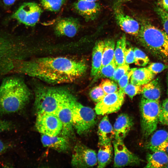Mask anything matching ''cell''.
<instances>
[{
	"label": "cell",
	"instance_id": "cell-18",
	"mask_svg": "<svg viewBox=\"0 0 168 168\" xmlns=\"http://www.w3.org/2000/svg\"><path fill=\"white\" fill-rule=\"evenodd\" d=\"M97 134L99 146L111 143L114 138L113 128L107 115L104 116L101 120L99 125Z\"/></svg>",
	"mask_w": 168,
	"mask_h": 168
},
{
	"label": "cell",
	"instance_id": "cell-15",
	"mask_svg": "<svg viewBox=\"0 0 168 168\" xmlns=\"http://www.w3.org/2000/svg\"><path fill=\"white\" fill-rule=\"evenodd\" d=\"M75 11L86 21L96 19L100 13V7L96 2H89L79 0L73 4Z\"/></svg>",
	"mask_w": 168,
	"mask_h": 168
},
{
	"label": "cell",
	"instance_id": "cell-19",
	"mask_svg": "<svg viewBox=\"0 0 168 168\" xmlns=\"http://www.w3.org/2000/svg\"><path fill=\"white\" fill-rule=\"evenodd\" d=\"M58 135L49 136L42 134L41 139L43 145L59 152L67 150L69 146L68 138L63 136Z\"/></svg>",
	"mask_w": 168,
	"mask_h": 168
},
{
	"label": "cell",
	"instance_id": "cell-27",
	"mask_svg": "<svg viewBox=\"0 0 168 168\" xmlns=\"http://www.w3.org/2000/svg\"><path fill=\"white\" fill-rule=\"evenodd\" d=\"M117 66L114 60L109 64L100 68L96 76L94 78L93 81H96L101 78L106 77L111 79Z\"/></svg>",
	"mask_w": 168,
	"mask_h": 168
},
{
	"label": "cell",
	"instance_id": "cell-30",
	"mask_svg": "<svg viewBox=\"0 0 168 168\" xmlns=\"http://www.w3.org/2000/svg\"><path fill=\"white\" fill-rule=\"evenodd\" d=\"M159 122L162 125L168 126V98L160 105Z\"/></svg>",
	"mask_w": 168,
	"mask_h": 168
},
{
	"label": "cell",
	"instance_id": "cell-12",
	"mask_svg": "<svg viewBox=\"0 0 168 168\" xmlns=\"http://www.w3.org/2000/svg\"><path fill=\"white\" fill-rule=\"evenodd\" d=\"M114 9L116 21L121 28L128 34L137 36L140 28L138 22L125 14L119 4H115Z\"/></svg>",
	"mask_w": 168,
	"mask_h": 168
},
{
	"label": "cell",
	"instance_id": "cell-38",
	"mask_svg": "<svg viewBox=\"0 0 168 168\" xmlns=\"http://www.w3.org/2000/svg\"><path fill=\"white\" fill-rule=\"evenodd\" d=\"M134 54L132 47L126 48L125 53V63L130 64L134 62Z\"/></svg>",
	"mask_w": 168,
	"mask_h": 168
},
{
	"label": "cell",
	"instance_id": "cell-34",
	"mask_svg": "<svg viewBox=\"0 0 168 168\" xmlns=\"http://www.w3.org/2000/svg\"><path fill=\"white\" fill-rule=\"evenodd\" d=\"M155 11L161 20L165 32L168 35V13L158 7H155Z\"/></svg>",
	"mask_w": 168,
	"mask_h": 168
},
{
	"label": "cell",
	"instance_id": "cell-11",
	"mask_svg": "<svg viewBox=\"0 0 168 168\" xmlns=\"http://www.w3.org/2000/svg\"><path fill=\"white\" fill-rule=\"evenodd\" d=\"M113 145L114 150V167H123L137 165L140 163V158L128 149L123 141L115 139L113 141Z\"/></svg>",
	"mask_w": 168,
	"mask_h": 168
},
{
	"label": "cell",
	"instance_id": "cell-23",
	"mask_svg": "<svg viewBox=\"0 0 168 168\" xmlns=\"http://www.w3.org/2000/svg\"><path fill=\"white\" fill-rule=\"evenodd\" d=\"M146 168H165L168 163V155L164 151L153 152L147 156Z\"/></svg>",
	"mask_w": 168,
	"mask_h": 168
},
{
	"label": "cell",
	"instance_id": "cell-46",
	"mask_svg": "<svg viewBox=\"0 0 168 168\" xmlns=\"http://www.w3.org/2000/svg\"><path fill=\"white\" fill-rule=\"evenodd\" d=\"M165 152L168 155V145H167V146L166 147V149Z\"/></svg>",
	"mask_w": 168,
	"mask_h": 168
},
{
	"label": "cell",
	"instance_id": "cell-35",
	"mask_svg": "<svg viewBox=\"0 0 168 168\" xmlns=\"http://www.w3.org/2000/svg\"><path fill=\"white\" fill-rule=\"evenodd\" d=\"M129 69V66L127 64L125 63L117 66L111 79L115 82H118Z\"/></svg>",
	"mask_w": 168,
	"mask_h": 168
},
{
	"label": "cell",
	"instance_id": "cell-3",
	"mask_svg": "<svg viewBox=\"0 0 168 168\" xmlns=\"http://www.w3.org/2000/svg\"><path fill=\"white\" fill-rule=\"evenodd\" d=\"M139 43L152 54L159 58L168 59V35L143 20L137 36Z\"/></svg>",
	"mask_w": 168,
	"mask_h": 168
},
{
	"label": "cell",
	"instance_id": "cell-14",
	"mask_svg": "<svg viewBox=\"0 0 168 168\" xmlns=\"http://www.w3.org/2000/svg\"><path fill=\"white\" fill-rule=\"evenodd\" d=\"M80 26V22L77 18L73 17L62 18L55 25V33L58 36L72 37L77 34Z\"/></svg>",
	"mask_w": 168,
	"mask_h": 168
},
{
	"label": "cell",
	"instance_id": "cell-21",
	"mask_svg": "<svg viewBox=\"0 0 168 168\" xmlns=\"http://www.w3.org/2000/svg\"><path fill=\"white\" fill-rule=\"evenodd\" d=\"M155 75L147 67L136 68L131 77V83L142 86L152 80Z\"/></svg>",
	"mask_w": 168,
	"mask_h": 168
},
{
	"label": "cell",
	"instance_id": "cell-40",
	"mask_svg": "<svg viewBox=\"0 0 168 168\" xmlns=\"http://www.w3.org/2000/svg\"><path fill=\"white\" fill-rule=\"evenodd\" d=\"M9 147V145L0 139V155L4 152Z\"/></svg>",
	"mask_w": 168,
	"mask_h": 168
},
{
	"label": "cell",
	"instance_id": "cell-47",
	"mask_svg": "<svg viewBox=\"0 0 168 168\" xmlns=\"http://www.w3.org/2000/svg\"><path fill=\"white\" fill-rule=\"evenodd\" d=\"M165 168H168V163L166 165V166L165 167Z\"/></svg>",
	"mask_w": 168,
	"mask_h": 168
},
{
	"label": "cell",
	"instance_id": "cell-39",
	"mask_svg": "<svg viewBox=\"0 0 168 168\" xmlns=\"http://www.w3.org/2000/svg\"><path fill=\"white\" fill-rule=\"evenodd\" d=\"M13 128V126L12 123L0 119V132L10 130Z\"/></svg>",
	"mask_w": 168,
	"mask_h": 168
},
{
	"label": "cell",
	"instance_id": "cell-10",
	"mask_svg": "<svg viewBox=\"0 0 168 168\" xmlns=\"http://www.w3.org/2000/svg\"><path fill=\"white\" fill-rule=\"evenodd\" d=\"M97 163V155L94 150L82 144L75 147L71 160L72 166L87 168L93 166Z\"/></svg>",
	"mask_w": 168,
	"mask_h": 168
},
{
	"label": "cell",
	"instance_id": "cell-26",
	"mask_svg": "<svg viewBox=\"0 0 168 168\" xmlns=\"http://www.w3.org/2000/svg\"><path fill=\"white\" fill-rule=\"evenodd\" d=\"M104 42L101 68L109 64L114 60L115 46V42L112 39L106 40L104 41Z\"/></svg>",
	"mask_w": 168,
	"mask_h": 168
},
{
	"label": "cell",
	"instance_id": "cell-17",
	"mask_svg": "<svg viewBox=\"0 0 168 168\" xmlns=\"http://www.w3.org/2000/svg\"><path fill=\"white\" fill-rule=\"evenodd\" d=\"M168 143V132L160 129L153 132L147 144V148L153 152H165Z\"/></svg>",
	"mask_w": 168,
	"mask_h": 168
},
{
	"label": "cell",
	"instance_id": "cell-43",
	"mask_svg": "<svg viewBox=\"0 0 168 168\" xmlns=\"http://www.w3.org/2000/svg\"><path fill=\"white\" fill-rule=\"evenodd\" d=\"M16 0H2L4 3L7 6L13 4Z\"/></svg>",
	"mask_w": 168,
	"mask_h": 168
},
{
	"label": "cell",
	"instance_id": "cell-31",
	"mask_svg": "<svg viewBox=\"0 0 168 168\" xmlns=\"http://www.w3.org/2000/svg\"><path fill=\"white\" fill-rule=\"evenodd\" d=\"M99 85L106 94L116 92L118 90L116 83L109 79L102 80Z\"/></svg>",
	"mask_w": 168,
	"mask_h": 168
},
{
	"label": "cell",
	"instance_id": "cell-44",
	"mask_svg": "<svg viewBox=\"0 0 168 168\" xmlns=\"http://www.w3.org/2000/svg\"><path fill=\"white\" fill-rule=\"evenodd\" d=\"M167 93L168 95V72L167 75Z\"/></svg>",
	"mask_w": 168,
	"mask_h": 168
},
{
	"label": "cell",
	"instance_id": "cell-41",
	"mask_svg": "<svg viewBox=\"0 0 168 168\" xmlns=\"http://www.w3.org/2000/svg\"><path fill=\"white\" fill-rule=\"evenodd\" d=\"M159 2L162 9L168 12V0H159Z\"/></svg>",
	"mask_w": 168,
	"mask_h": 168
},
{
	"label": "cell",
	"instance_id": "cell-29",
	"mask_svg": "<svg viewBox=\"0 0 168 168\" xmlns=\"http://www.w3.org/2000/svg\"><path fill=\"white\" fill-rule=\"evenodd\" d=\"M134 62L135 64L140 66L146 65L149 62V59L146 54L138 48H134Z\"/></svg>",
	"mask_w": 168,
	"mask_h": 168
},
{
	"label": "cell",
	"instance_id": "cell-13",
	"mask_svg": "<svg viewBox=\"0 0 168 168\" xmlns=\"http://www.w3.org/2000/svg\"><path fill=\"white\" fill-rule=\"evenodd\" d=\"M74 97L73 95L66 101L60 108L55 115L62 123L61 133L62 136L68 138L72 134L74 128L72 119L71 101Z\"/></svg>",
	"mask_w": 168,
	"mask_h": 168
},
{
	"label": "cell",
	"instance_id": "cell-45",
	"mask_svg": "<svg viewBox=\"0 0 168 168\" xmlns=\"http://www.w3.org/2000/svg\"><path fill=\"white\" fill-rule=\"evenodd\" d=\"M89 2H96L98 0H81Z\"/></svg>",
	"mask_w": 168,
	"mask_h": 168
},
{
	"label": "cell",
	"instance_id": "cell-2",
	"mask_svg": "<svg viewBox=\"0 0 168 168\" xmlns=\"http://www.w3.org/2000/svg\"><path fill=\"white\" fill-rule=\"evenodd\" d=\"M31 92L22 79L7 77L0 85V113H15L23 109L29 102Z\"/></svg>",
	"mask_w": 168,
	"mask_h": 168
},
{
	"label": "cell",
	"instance_id": "cell-8",
	"mask_svg": "<svg viewBox=\"0 0 168 168\" xmlns=\"http://www.w3.org/2000/svg\"><path fill=\"white\" fill-rule=\"evenodd\" d=\"M35 127L41 134L54 136L58 135L61 133L62 125L56 115L41 113L37 114Z\"/></svg>",
	"mask_w": 168,
	"mask_h": 168
},
{
	"label": "cell",
	"instance_id": "cell-36",
	"mask_svg": "<svg viewBox=\"0 0 168 168\" xmlns=\"http://www.w3.org/2000/svg\"><path fill=\"white\" fill-rule=\"evenodd\" d=\"M136 68L129 69L118 82L119 90L124 91V89L128 83L133 73Z\"/></svg>",
	"mask_w": 168,
	"mask_h": 168
},
{
	"label": "cell",
	"instance_id": "cell-16",
	"mask_svg": "<svg viewBox=\"0 0 168 168\" xmlns=\"http://www.w3.org/2000/svg\"><path fill=\"white\" fill-rule=\"evenodd\" d=\"M133 125L132 118L126 114L118 116L114 125L115 139L123 141Z\"/></svg>",
	"mask_w": 168,
	"mask_h": 168
},
{
	"label": "cell",
	"instance_id": "cell-1",
	"mask_svg": "<svg viewBox=\"0 0 168 168\" xmlns=\"http://www.w3.org/2000/svg\"><path fill=\"white\" fill-rule=\"evenodd\" d=\"M85 61L63 57L24 59L14 72L22 73L53 84L72 82L82 77L87 69Z\"/></svg>",
	"mask_w": 168,
	"mask_h": 168
},
{
	"label": "cell",
	"instance_id": "cell-25",
	"mask_svg": "<svg viewBox=\"0 0 168 168\" xmlns=\"http://www.w3.org/2000/svg\"><path fill=\"white\" fill-rule=\"evenodd\" d=\"M115 47L114 60L116 64L118 66L125 64V53L126 49V40L125 35L118 40Z\"/></svg>",
	"mask_w": 168,
	"mask_h": 168
},
{
	"label": "cell",
	"instance_id": "cell-42",
	"mask_svg": "<svg viewBox=\"0 0 168 168\" xmlns=\"http://www.w3.org/2000/svg\"><path fill=\"white\" fill-rule=\"evenodd\" d=\"M4 46L2 38H0V59L1 58L3 53Z\"/></svg>",
	"mask_w": 168,
	"mask_h": 168
},
{
	"label": "cell",
	"instance_id": "cell-7",
	"mask_svg": "<svg viewBox=\"0 0 168 168\" xmlns=\"http://www.w3.org/2000/svg\"><path fill=\"white\" fill-rule=\"evenodd\" d=\"M42 12L41 8L37 3L25 2L19 7L12 17L21 23L33 26L39 21Z\"/></svg>",
	"mask_w": 168,
	"mask_h": 168
},
{
	"label": "cell",
	"instance_id": "cell-33",
	"mask_svg": "<svg viewBox=\"0 0 168 168\" xmlns=\"http://www.w3.org/2000/svg\"><path fill=\"white\" fill-rule=\"evenodd\" d=\"M142 86L135 85L131 83H128L124 89L125 94H127L131 99L136 95L141 93Z\"/></svg>",
	"mask_w": 168,
	"mask_h": 168
},
{
	"label": "cell",
	"instance_id": "cell-24",
	"mask_svg": "<svg viewBox=\"0 0 168 168\" xmlns=\"http://www.w3.org/2000/svg\"><path fill=\"white\" fill-rule=\"evenodd\" d=\"M112 149L111 143L100 146L97 155V167L104 168L110 162L112 157Z\"/></svg>",
	"mask_w": 168,
	"mask_h": 168
},
{
	"label": "cell",
	"instance_id": "cell-20",
	"mask_svg": "<svg viewBox=\"0 0 168 168\" xmlns=\"http://www.w3.org/2000/svg\"><path fill=\"white\" fill-rule=\"evenodd\" d=\"M142 97L148 100H159L161 95V87L159 79H153L142 85Z\"/></svg>",
	"mask_w": 168,
	"mask_h": 168
},
{
	"label": "cell",
	"instance_id": "cell-32",
	"mask_svg": "<svg viewBox=\"0 0 168 168\" xmlns=\"http://www.w3.org/2000/svg\"><path fill=\"white\" fill-rule=\"evenodd\" d=\"M89 94L92 100L97 103L101 100L106 95L100 85L93 88Z\"/></svg>",
	"mask_w": 168,
	"mask_h": 168
},
{
	"label": "cell",
	"instance_id": "cell-6",
	"mask_svg": "<svg viewBox=\"0 0 168 168\" xmlns=\"http://www.w3.org/2000/svg\"><path fill=\"white\" fill-rule=\"evenodd\" d=\"M71 105L74 128L79 135L87 132L96 124L95 113L91 108L79 102L75 96Z\"/></svg>",
	"mask_w": 168,
	"mask_h": 168
},
{
	"label": "cell",
	"instance_id": "cell-22",
	"mask_svg": "<svg viewBox=\"0 0 168 168\" xmlns=\"http://www.w3.org/2000/svg\"><path fill=\"white\" fill-rule=\"evenodd\" d=\"M104 44V41H97L92 50L91 74L93 78L96 76L101 68Z\"/></svg>",
	"mask_w": 168,
	"mask_h": 168
},
{
	"label": "cell",
	"instance_id": "cell-28",
	"mask_svg": "<svg viewBox=\"0 0 168 168\" xmlns=\"http://www.w3.org/2000/svg\"><path fill=\"white\" fill-rule=\"evenodd\" d=\"M68 0H40L43 8L51 12H58Z\"/></svg>",
	"mask_w": 168,
	"mask_h": 168
},
{
	"label": "cell",
	"instance_id": "cell-4",
	"mask_svg": "<svg viewBox=\"0 0 168 168\" xmlns=\"http://www.w3.org/2000/svg\"><path fill=\"white\" fill-rule=\"evenodd\" d=\"M73 96L64 88L37 86L35 90L34 103L37 114L55 115L60 107Z\"/></svg>",
	"mask_w": 168,
	"mask_h": 168
},
{
	"label": "cell",
	"instance_id": "cell-5",
	"mask_svg": "<svg viewBox=\"0 0 168 168\" xmlns=\"http://www.w3.org/2000/svg\"><path fill=\"white\" fill-rule=\"evenodd\" d=\"M160 108L159 100L142 98L140 109L141 127L144 136L148 137L156 130L159 122Z\"/></svg>",
	"mask_w": 168,
	"mask_h": 168
},
{
	"label": "cell",
	"instance_id": "cell-9",
	"mask_svg": "<svg viewBox=\"0 0 168 168\" xmlns=\"http://www.w3.org/2000/svg\"><path fill=\"white\" fill-rule=\"evenodd\" d=\"M124 92L119 90L106 94L96 105V113L98 115H104L118 111L124 103Z\"/></svg>",
	"mask_w": 168,
	"mask_h": 168
},
{
	"label": "cell",
	"instance_id": "cell-37",
	"mask_svg": "<svg viewBox=\"0 0 168 168\" xmlns=\"http://www.w3.org/2000/svg\"><path fill=\"white\" fill-rule=\"evenodd\" d=\"M147 68L156 75L168 68V65L160 63H153L150 64Z\"/></svg>",
	"mask_w": 168,
	"mask_h": 168
}]
</instances>
